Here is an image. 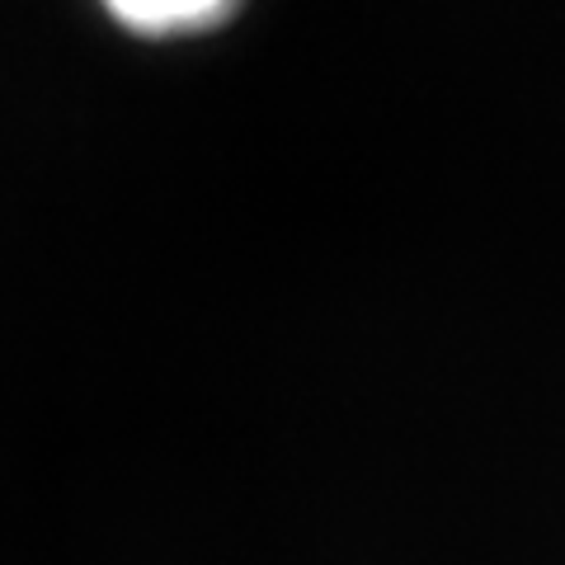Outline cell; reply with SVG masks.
<instances>
[{
    "instance_id": "cell-1",
    "label": "cell",
    "mask_w": 565,
    "mask_h": 565,
    "mask_svg": "<svg viewBox=\"0 0 565 565\" xmlns=\"http://www.w3.org/2000/svg\"><path fill=\"white\" fill-rule=\"evenodd\" d=\"M104 10L137 33H199L222 24L236 0H104Z\"/></svg>"
}]
</instances>
